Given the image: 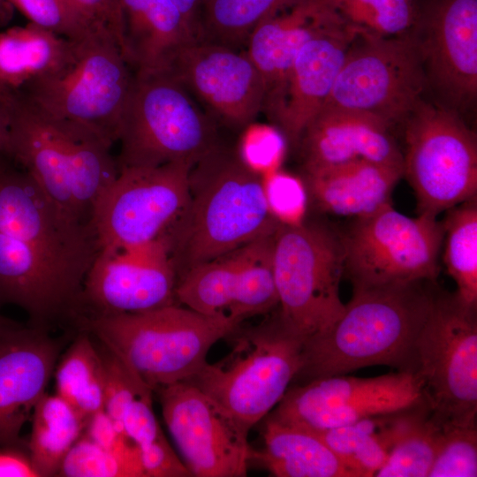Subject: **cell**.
Instances as JSON below:
<instances>
[{
  "mask_svg": "<svg viewBox=\"0 0 477 477\" xmlns=\"http://www.w3.org/2000/svg\"><path fill=\"white\" fill-rule=\"evenodd\" d=\"M237 249L178 276L176 301L200 314L229 315L237 291Z\"/></svg>",
  "mask_w": 477,
  "mask_h": 477,
  "instance_id": "34",
  "label": "cell"
},
{
  "mask_svg": "<svg viewBox=\"0 0 477 477\" xmlns=\"http://www.w3.org/2000/svg\"><path fill=\"white\" fill-rule=\"evenodd\" d=\"M267 417L262 432L264 446L259 451L253 450V459L273 476L352 477L317 433Z\"/></svg>",
  "mask_w": 477,
  "mask_h": 477,
  "instance_id": "27",
  "label": "cell"
},
{
  "mask_svg": "<svg viewBox=\"0 0 477 477\" xmlns=\"http://www.w3.org/2000/svg\"><path fill=\"white\" fill-rule=\"evenodd\" d=\"M145 477H188L190 471L175 453L163 434L138 446Z\"/></svg>",
  "mask_w": 477,
  "mask_h": 477,
  "instance_id": "43",
  "label": "cell"
},
{
  "mask_svg": "<svg viewBox=\"0 0 477 477\" xmlns=\"http://www.w3.org/2000/svg\"><path fill=\"white\" fill-rule=\"evenodd\" d=\"M7 2L11 7L17 8L31 23L69 41H80L95 29L101 28L94 26L71 0H7Z\"/></svg>",
  "mask_w": 477,
  "mask_h": 477,
  "instance_id": "40",
  "label": "cell"
},
{
  "mask_svg": "<svg viewBox=\"0 0 477 477\" xmlns=\"http://www.w3.org/2000/svg\"><path fill=\"white\" fill-rule=\"evenodd\" d=\"M7 155L72 221L92 227L96 202L117 178L111 144L93 130L56 117L21 95L9 103Z\"/></svg>",
  "mask_w": 477,
  "mask_h": 477,
  "instance_id": "3",
  "label": "cell"
},
{
  "mask_svg": "<svg viewBox=\"0 0 477 477\" xmlns=\"http://www.w3.org/2000/svg\"><path fill=\"white\" fill-rule=\"evenodd\" d=\"M230 352L208 361L186 382L212 399L246 434L284 397L302 365L304 339L278 313L261 323L237 327Z\"/></svg>",
  "mask_w": 477,
  "mask_h": 477,
  "instance_id": "5",
  "label": "cell"
},
{
  "mask_svg": "<svg viewBox=\"0 0 477 477\" xmlns=\"http://www.w3.org/2000/svg\"><path fill=\"white\" fill-rule=\"evenodd\" d=\"M26 448L41 477L57 476L58 468L76 441L86 420L57 394L43 396L36 403Z\"/></svg>",
  "mask_w": 477,
  "mask_h": 477,
  "instance_id": "30",
  "label": "cell"
},
{
  "mask_svg": "<svg viewBox=\"0 0 477 477\" xmlns=\"http://www.w3.org/2000/svg\"><path fill=\"white\" fill-rule=\"evenodd\" d=\"M423 404H428L424 386L415 372L370 378L337 375L289 388L268 416L321 432Z\"/></svg>",
  "mask_w": 477,
  "mask_h": 477,
  "instance_id": "15",
  "label": "cell"
},
{
  "mask_svg": "<svg viewBox=\"0 0 477 477\" xmlns=\"http://www.w3.org/2000/svg\"><path fill=\"white\" fill-rule=\"evenodd\" d=\"M347 24L368 33L399 36L413 26L415 10L411 0H317Z\"/></svg>",
  "mask_w": 477,
  "mask_h": 477,
  "instance_id": "36",
  "label": "cell"
},
{
  "mask_svg": "<svg viewBox=\"0 0 477 477\" xmlns=\"http://www.w3.org/2000/svg\"><path fill=\"white\" fill-rule=\"evenodd\" d=\"M0 477H41L27 448L20 444L0 445Z\"/></svg>",
  "mask_w": 477,
  "mask_h": 477,
  "instance_id": "46",
  "label": "cell"
},
{
  "mask_svg": "<svg viewBox=\"0 0 477 477\" xmlns=\"http://www.w3.org/2000/svg\"><path fill=\"white\" fill-rule=\"evenodd\" d=\"M133 78L117 40L101 27L74 42L62 67L30 81L18 94L48 114L87 127L114 144Z\"/></svg>",
  "mask_w": 477,
  "mask_h": 477,
  "instance_id": "7",
  "label": "cell"
},
{
  "mask_svg": "<svg viewBox=\"0 0 477 477\" xmlns=\"http://www.w3.org/2000/svg\"><path fill=\"white\" fill-rule=\"evenodd\" d=\"M274 235L260 237L237 249V291L229 316L243 322L278 307L273 269Z\"/></svg>",
  "mask_w": 477,
  "mask_h": 477,
  "instance_id": "33",
  "label": "cell"
},
{
  "mask_svg": "<svg viewBox=\"0 0 477 477\" xmlns=\"http://www.w3.org/2000/svg\"><path fill=\"white\" fill-rule=\"evenodd\" d=\"M427 89L408 32L384 37L359 29L324 105L366 111L392 126L405 123Z\"/></svg>",
  "mask_w": 477,
  "mask_h": 477,
  "instance_id": "12",
  "label": "cell"
},
{
  "mask_svg": "<svg viewBox=\"0 0 477 477\" xmlns=\"http://www.w3.org/2000/svg\"><path fill=\"white\" fill-rule=\"evenodd\" d=\"M0 302L22 308L29 323L49 328L85 314L83 291L74 286L33 247L0 231Z\"/></svg>",
  "mask_w": 477,
  "mask_h": 477,
  "instance_id": "21",
  "label": "cell"
},
{
  "mask_svg": "<svg viewBox=\"0 0 477 477\" xmlns=\"http://www.w3.org/2000/svg\"><path fill=\"white\" fill-rule=\"evenodd\" d=\"M193 166L173 162L119 170L94 211L92 227L100 250L129 249L163 235L188 204Z\"/></svg>",
  "mask_w": 477,
  "mask_h": 477,
  "instance_id": "13",
  "label": "cell"
},
{
  "mask_svg": "<svg viewBox=\"0 0 477 477\" xmlns=\"http://www.w3.org/2000/svg\"><path fill=\"white\" fill-rule=\"evenodd\" d=\"M57 476L145 477L140 458L113 454L84 433L64 458Z\"/></svg>",
  "mask_w": 477,
  "mask_h": 477,
  "instance_id": "37",
  "label": "cell"
},
{
  "mask_svg": "<svg viewBox=\"0 0 477 477\" xmlns=\"http://www.w3.org/2000/svg\"><path fill=\"white\" fill-rule=\"evenodd\" d=\"M441 435V423L428 404L394 413L391 446L376 477H428Z\"/></svg>",
  "mask_w": 477,
  "mask_h": 477,
  "instance_id": "29",
  "label": "cell"
},
{
  "mask_svg": "<svg viewBox=\"0 0 477 477\" xmlns=\"http://www.w3.org/2000/svg\"><path fill=\"white\" fill-rule=\"evenodd\" d=\"M304 0H204L196 41L240 50L264 20Z\"/></svg>",
  "mask_w": 477,
  "mask_h": 477,
  "instance_id": "32",
  "label": "cell"
},
{
  "mask_svg": "<svg viewBox=\"0 0 477 477\" xmlns=\"http://www.w3.org/2000/svg\"><path fill=\"white\" fill-rule=\"evenodd\" d=\"M11 96L0 95V155L7 154L8 150Z\"/></svg>",
  "mask_w": 477,
  "mask_h": 477,
  "instance_id": "48",
  "label": "cell"
},
{
  "mask_svg": "<svg viewBox=\"0 0 477 477\" xmlns=\"http://www.w3.org/2000/svg\"><path fill=\"white\" fill-rule=\"evenodd\" d=\"M242 322L205 315L172 304L122 314H86L75 323L95 337L153 391L188 381L205 365L210 348Z\"/></svg>",
  "mask_w": 477,
  "mask_h": 477,
  "instance_id": "4",
  "label": "cell"
},
{
  "mask_svg": "<svg viewBox=\"0 0 477 477\" xmlns=\"http://www.w3.org/2000/svg\"><path fill=\"white\" fill-rule=\"evenodd\" d=\"M408 33L436 103L461 115L477 99V0H427Z\"/></svg>",
  "mask_w": 477,
  "mask_h": 477,
  "instance_id": "16",
  "label": "cell"
},
{
  "mask_svg": "<svg viewBox=\"0 0 477 477\" xmlns=\"http://www.w3.org/2000/svg\"><path fill=\"white\" fill-rule=\"evenodd\" d=\"M189 191L186 209L163 234L178 276L280 224L268 207L262 176L220 144L192 167Z\"/></svg>",
  "mask_w": 477,
  "mask_h": 477,
  "instance_id": "2",
  "label": "cell"
},
{
  "mask_svg": "<svg viewBox=\"0 0 477 477\" xmlns=\"http://www.w3.org/2000/svg\"><path fill=\"white\" fill-rule=\"evenodd\" d=\"M11 5L7 0H0V25L6 23L11 18Z\"/></svg>",
  "mask_w": 477,
  "mask_h": 477,
  "instance_id": "49",
  "label": "cell"
},
{
  "mask_svg": "<svg viewBox=\"0 0 477 477\" xmlns=\"http://www.w3.org/2000/svg\"><path fill=\"white\" fill-rule=\"evenodd\" d=\"M414 372L439 422L476 421L477 307L455 292L433 289L415 344Z\"/></svg>",
  "mask_w": 477,
  "mask_h": 477,
  "instance_id": "9",
  "label": "cell"
},
{
  "mask_svg": "<svg viewBox=\"0 0 477 477\" xmlns=\"http://www.w3.org/2000/svg\"><path fill=\"white\" fill-rule=\"evenodd\" d=\"M74 42L29 22L0 33V95L19 92L70 58Z\"/></svg>",
  "mask_w": 477,
  "mask_h": 477,
  "instance_id": "28",
  "label": "cell"
},
{
  "mask_svg": "<svg viewBox=\"0 0 477 477\" xmlns=\"http://www.w3.org/2000/svg\"><path fill=\"white\" fill-rule=\"evenodd\" d=\"M390 125L366 111L324 105L304 129V172L367 160L404 170Z\"/></svg>",
  "mask_w": 477,
  "mask_h": 477,
  "instance_id": "22",
  "label": "cell"
},
{
  "mask_svg": "<svg viewBox=\"0 0 477 477\" xmlns=\"http://www.w3.org/2000/svg\"><path fill=\"white\" fill-rule=\"evenodd\" d=\"M164 422L192 476L243 477L253 459L247 436L189 382L155 390Z\"/></svg>",
  "mask_w": 477,
  "mask_h": 477,
  "instance_id": "17",
  "label": "cell"
},
{
  "mask_svg": "<svg viewBox=\"0 0 477 477\" xmlns=\"http://www.w3.org/2000/svg\"><path fill=\"white\" fill-rule=\"evenodd\" d=\"M243 129L237 151L241 161L261 176L278 170L288 142L281 129L254 121Z\"/></svg>",
  "mask_w": 477,
  "mask_h": 477,
  "instance_id": "41",
  "label": "cell"
},
{
  "mask_svg": "<svg viewBox=\"0 0 477 477\" xmlns=\"http://www.w3.org/2000/svg\"><path fill=\"white\" fill-rule=\"evenodd\" d=\"M0 231L28 244L83 291L100 251L94 230L68 218L7 154L0 155Z\"/></svg>",
  "mask_w": 477,
  "mask_h": 477,
  "instance_id": "14",
  "label": "cell"
},
{
  "mask_svg": "<svg viewBox=\"0 0 477 477\" xmlns=\"http://www.w3.org/2000/svg\"><path fill=\"white\" fill-rule=\"evenodd\" d=\"M99 446L117 456L140 458L138 446L119 431L104 410L93 414L83 432Z\"/></svg>",
  "mask_w": 477,
  "mask_h": 477,
  "instance_id": "44",
  "label": "cell"
},
{
  "mask_svg": "<svg viewBox=\"0 0 477 477\" xmlns=\"http://www.w3.org/2000/svg\"><path fill=\"white\" fill-rule=\"evenodd\" d=\"M183 13L195 37L197 34L198 20L204 0H171Z\"/></svg>",
  "mask_w": 477,
  "mask_h": 477,
  "instance_id": "47",
  "label": "cell"
},
{
  "mask_svg": "<svg viewBox=\"0 0 477 477\" xmlns=\"http://www.w3.org/2000/svg\"><path fill=\"white\" fill-rule=\"evenodd\" d=\"M118 170L194 165L219 145L216 122L169 72H134L121 118Z\"/></svg>",
  "mask_w": 477,
  "mask_h": 477,
  "instance_id": "6",
  "label": "cell"
},
{
  "mask_svg": "<svg viewBox=\"0 0 477 477\" xmlns=\"http://www.w3.org/2000/svg\"><path fill=\"white\" fill-rule=\"evenodd\" d=\"M273 269L278 315L304 340L327 329L343 314L341 235L305 222L279 224L274 235Z\"/></svg>",
  "mask_w": 477,
  "mask_h": 477,
  "instance_id": "8",
  "label": "cell"
},
{
  "mask_svg": "<svg viewBox=\"0 0 477 477\" xmlns=\"http://www.w3.org/2000/svg\"><path fill=\"white\" fill-rule=\"evenodd\" d=\"M54 375L56 394L86 421L103 410L104 366L101 352L89 333L80 330L59 357Z\"/></svg>",
  "mask_w": 477,
  "mask_h": 477,
  "instance_id": "31",
  "label": "cell"
},
{
  "mask_svg": "<svg viewBox=\"0 0 477 477\" xmlns=\"http://www.w3.org/2000/svg\"><path fill=\"white\" fill-rule=\"evenodd\" d=\"M177 282L164 235L129 249H101L84 281L85 315L137 314L175 304Z\"/></svg>",
  "mask_w": 477,
  "mask_h": 477,
  "instance_id": "18",
  "label": "cell"
},
{
  "mask_svg": "<svg viewBox=\"0 0 477 477\" xmlns=\"http://www.w3.org/2000/svg\"><path fill=\"white\" fill-rule=\"evenodd\" d=\"M262 179L267 204L275 219L284 225L304 223L308 193L305 182L279 169Z\"/></svg>",
  "mask_w": 477,
  "mask_h": 477,
  "instance_id": "42",
  "label": "cell"
},
{
  "mask_svg": "<svg viewBox=\"0 0 477 477\" xmlns=\"http://www.w3.org/2000/svg\"><path fill=\"white\" fill-rule=\"evenodd\" d=\"M305 184L326 213L360 217L391 203V193L404 170L367 160L307 171Z\"/></svg>",
  "mask_w": 477,
  "mask_h": 477,
  "instance_id": "26",
  "label": "cell"
},
{
  "mask_svg": "<svg viewBox=\"0 0 477 477\" xmlns=\"http://www.w3.org/2000/svg\"><path fill=\"white\" fill-rule=\"evenodd\" d=\"M124 54L134 72L168 71L185 46L196 41L190 24L171 0H119Z\"/></svg>",
  "mask_w": 477,
  "mask_h": 477,
  "instance_id": "25",
  "label": "cell"
},
{
  "mask_svg": "<svg viewBox=\"0 0 477 477\" xmlns=\"http://www.w3.org/2000/svg\"><path fill=\"white\" fill-rule=\"evenodd\" d=\"M62 345L45 328L0 315V445L22 443V428L46 393Z\"/></svg>",
  "mask_w": 477,
  "mask_h": 477,
  "instance_id": "20",
  "label": "cell"
},
{
  "mask_svg": "<svg viewBox=\"0 0 477 477\" xmlns=\"http://www.w3.org/2000/svg\"><path fill=\"white\" fill-rule=\"evenodd\" d=\"M0 305H1V302H0Z\"/></svg>",
  "mask_w": 477,
  "mask_h": 477,
  "instance_id": "50",
  "label": "cell"
},
{
  "mask_svg": "<svg viewBox=\"0 0 477 477\" xmlns=\"http://www.w3.org/2000/svg\"><path fill=\"white\" fill-rule=\"evenodd\" d=\"M358 30L335 14L298 51L276 125L289 142L299 144L304 129L325 104Z\"/></svg>",
  "mask_w": 477,
  "mask_h": 477,
  "instance_id": "23",
  "label": "cell"
},
{
  "mask_svg": "<svg viewBox=\"0 0 477 477\" xmlns=\"http://www.w3.org/2000/svg\"><path fill=\"white\" fill-rule=\"evenodd\" d=\"M434 282L353 288L343 314L304 341L297 376L307 381L388 365L414 372V350Z\"/></svg>",
  "mask_w": 477,
  "mask_h": 477,
  "instance_id": "1",
  "label": "cell"
},
{
  "mask_svg": "<svg viewBox=\"0 0 477 477\" xmlns=\"http://www.w3.org/2000/svg\"><path fill=\"white\" fill-rule=\"evenodd\" d=\"M100 346L105 375L103 410L125 435L122 428L124 417L140 400L152 396L153 390L119 358L102 344Z\"/></svg>",
  "mask_w": 477,
  "mask_h": 477,
  "instance_id": "39",
  "label": "cell"
},
{
  "mask_svg": "<svg viewBox=\"0 0 477 477\" xmlns=\"http://www.w3.org/2000/svg\"><path fill=\"white\" fill-rule=\"evenodd\" d=\"M443 221L409 217L388 203L357 217L341 235L344 275L353 288L429 281L439 276L443 242Z\"/></svg>",
  "mask_w": 477,
  "mask_h": 477,
  "instance_id": "11",
  "label": "cell"
},
{
  "mask_svg": "<svg viewBox=\"0 0 477 477\" xmlns=\"http://www.w3.org/2000/svg\"><path fill=\"white\" fill-rule=\"evenodd\" d=\"M96 27L110 30L124 52V18L119 0H71Z\"/></svg>",
  "mask_w": 477,
  "mask_h": 477,
  "instance_id": "45",
  "label": "cell"
},
{
  "mask_svg": "<svg viewBox=\"0 0 477 477\" xmlns=\"http://www.w3.org/2000/svg\"><path fill=\"white\" fill-rule=\"evenodd\" d=\"M335 14L316 0H304L264 20L250 34L246 52L261 76L262 111L274 125L284 107L289 77L298 51Z\"/></svg>",
  "mask_w": 477,
  "mask_h": 477,
  "instance_id": "24",
  "label": "cell"
},
{
  "mask_svg": "<svg viewBox=\"0 0 477 477\" xmlns=\"http://www.w3.org/2000/svg\"><path fill=\"white\" fill-rule=\"evenodd\" d=\"M475 476H477L476 421L441 423V435L428 477Z\"/></svg>",
  "mask_w": 477,
  "mask_h": 477,
  "instance_id": "38",
  "label": "cell"
},
{
  "mask_svg": "<svg viewBox=\"0 0 477 477\" xmlns=\"http://www.w3.org/2000/svg\"><path fill=\"white\" fill-rule=\"evenodd\" d=\"M443 262L456 283V294L477 307V199L473 197L447 210L443 221Z\"/></svg>",
  "mask_w": 477,
  "mask_h": 477,
  "instance_id": "35",
  "label": "cell"
},
{
  "mask_svg": "<svg viewBox=\"0 0 477 477\" xmlns=\"http://www.w3.org/2000/svg\"><path fill=\"white\" fill-rule=\"evenodd\" d=\"M216 123L244 128L263 110L264 85L246 50L194 41L169 70Z\"/></svg>",
  "mask_w": 477,
  "mask_h": 477,
  "instance_id": "19",
  "label": "cell"
},
{
  "mask_svg": "<svg viewBox=\"0 0 477 477\" xmlns=\"http://www.w3.org/2000/svg\"><path fill=\"white\" fill-rule=\"evenodd\" d=\"M404 126V176L418 215L436 217L476 196L477 139L460 114L422 99Z\"/></svg>",
  "mask_w": 477,
  "mask_h": 477,
  "instance_id": "10",
  "label": "cell"
}]
</instances>
